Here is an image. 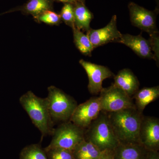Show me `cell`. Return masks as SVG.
<instances>
[{
    "instance_id": "1",
    "label": "cell",
    "mask_w": 159,
    "mask_h": 159,
    "mask_svg": "<svg viewBox=\"0 0 159 159\" xmlns=\"http://www.w3.org/2000/svg\"><path fill=\"white\" fill-rule=\"evenodd\" d=\"M107 113L114 133L120 144H140L139 131L143 113L136 107Z\"/></svg>"
},
{
    "instance_id": "2",
    "label": "cell",
    "mask_w": 159,
    "mask_h": 159,
    "mask_svg": "<svg viewBox=\"0 0 159 159\" xmlns=\"http://www.w3.org/2000/svg\"><path fill=\"white\" fill-rule=\"evenodd\" d=\"M19 102L32 123L40 132L42 139L51 135L55 125L51 119L47 98L38 97L29 91L20 97Z\"/></svg>"
},
{
    "instance_id": "3",
    "label": "cell",
    "mask_w": 159,
    "mask_h": 159,
    "mask_svg": "<svg viewBox=\"0 0 159 159\" xmlns=\"http://www.w3.org/2000/svg\"><path fill=\"white\" fill-rule=\"evenodd\" d=\"M84 140L101 151H113L120 144L110 122L107 112L101 111L84 130Z\"/></svg>"
},
{
    "instance_id": "4",
    "label": "cell",
    "mask_w": 159,
    "mask_h": 159,
    "mask_svg": "<svg viewBox=\"0 0 159 159\" xmlns=\"http://www.w3.org/2000/svg\"><path fill=\"white\" fill-rule=\"evenodd\" d=\"M48 91V106L54 125L70 121L77 106L76 100L54 86L49 87Z\"/></svg>"
},
{
    "instance_id": "5",
    "label": "cell",
    "mask_w": 159,
    "mask_h": 159,
    "mask_svg": "<svg viewBox=\"0 0 159 159\" xmlns=\"http://www.w3.org/2000/svg\"><path fill=\"white\" fill-rule=\"evenodd\" d=\"M84 129L71 121L62 122L54 128L51 143L44 150L59 148L73 151L84 140Z\"/></svg>"
},
{
    "instance_id": "6",
    "label": "cell",
    "mask_w": 159,
    "mask_h": 159,
    "mask_svg": "<svg viewBox=\"0 0 159 159\" xmlns=\"http://www.w3.org/2000/svg\"><path fill=\"white\" fill-rule=\"evenodd\" d=\"M102 111L110 113L135 107L134 99L113 84L100 92Z\"/></svg>"
},
{
    "instance_id": "7",
    "label": "cell",
    "mask_w": 159,
    "mask_h": 159,
    "mask_svg": "<svg viewBox=\"0 0 159 159\" xmlns=\"http://www.w3.org/2000/svg\"><path fill=\"white\" fill-rule=\"evenodd\" d=\"M101 111L99 97H93L85 102L77 105L70 121L85 130L91 122L98 116Z\"/></svg>"
},
{
    "instance_id": "8",
    "label": "cell",
    "mask_w": 159,
    "mask_h": 159,
    "mask_svg": "<svg viewBox=\"0 0 159 159\" xmlns=\"http://www.w3.org/2000/svg\"><path fill=\"white\" fill-rule=\"evenodd\" d=\"M140 144L148 151H157L159 147V119L143 116L139 131Z\"/></svg>"
},
{
    "instance_id": "9",
    "label": "cell",
    "mask_w": 159,
    "mask_h": 159,
    "mask_svg": "<svg viewBox=\"0 0 159 159\" xmlns=\"http://www.w3.org/2000/svg\"><path fill=\"white\" fill-rule=\"evenodd\" d=\"M128 8L131 22L133 25L147 32L149 35L159 33L155 14L153 11L134 2L129 3Z\"/></svg>"
},
{
    "instance_id": "10",
    "label": "cell",
    "mask_w": 159,
    "mask_h": 159,
    "mask_svg": "<svg viewBox=\"0 0 159 159\" xmlns=\"http://www.w3.org/2000/svg\"><path fill=\"white\" fill-rule=\"evenodd\" d=\"M79 63L84 69L88 76V88L91 94H99L103 88L102 83L103 80L115 76L112 71L104 66L85 61L83 59L80 60Z\"/></svg>"
},
{
    "instance_id": "11",
    "label": "cell",
    "mask_w": 159,
    "mask_h": 159,
    "mask_svg": "<svg viewBox=\"0 0 159 159\" xmlns=\"http://www.w3.org/2000/svg\"><path fill=\"white\" fill-rule=\"evenodd\" d=\"M122 34L117 29L116 15L112 17L110 22L104 28L99 29H90L87 31V35L94 48L112 42H118Z\"/></svg>"
},
{
    "instance_id": "12",
    "label": "cell",
    "mask_w": 159,
    "mask_h": 159,
    "mask_svg": "<svg viewBox=\"0 0 159 159\" xmlns=\"http://www.w3.org/2000/svg\"><path fill=\"white\" fill-rule=\"evenodd\" d=\"M118 43L129 47L140 57L150 59L154 58L149 40L145 39L141 34H122Z\"/></svg>"
},
{
    "instance_id": "13",
    "label": "cell",
    "mask_w": 159,
    "mask_h": 159,
    "mask_svg": "<svg viewBox=\"0 0 159 159\" xmlns=\"http://www.w3.org/2000/svg\"><path fill=\"white\" fill-rule=\"evenodd\" d=\"M114 85L132 97L139 89L140 83L130 69H122L114 77Z\"/></svg>"
},
{
    "instance_id": "14",
    "label": "cell",
    "mask_w": 159,
    "mask_h": 159,
    "mask_svg": "<svg viewBox=\"0 0 159 159\" xmlns=\"http://www.w3.org/2000/svg\"><path fill=\"white\" fill-rule=\"evenodd\" d=\"M148 151L139 143H120L114 150V159H144Z\"/></svg>"
},
{
    "instance_id": "15",
    "label": "cell",
    "mask_w": 159,
    "mask_h": 159,
    "mask_svg": "<svg viewBox=\"0 0 159 159\" xmlns=\"http://www.w3.org/2000/svg\"><path fill=\"white\" fill-rule=\"evenodd\" d=\"M53 2V0H29L22 6L16 7L3 14L19 11L24 14L31 15L35 19L45 11L52 10Z\"/></svg>"
},
{
    "instance_id": "16",
    "label": "cell",
    "mask_w": 159,
    "mask_h": 159,
    "mask_svg": "<svg viewBox=\"0 0 159 159\" xmlns=\"http://www.w3.org/2000/svg\"><path fill=\"white\" fill-rule=\"evenodd\" d=\"M159 97V86L152 87H144L139 89L133 97L135 106L137 110L143 113L146 107L151 102L158 99Z\"/></svg>"
},
{
    "instance_id": "17",
    "label": "cell",
    "mask_w": 159,
    "mask_h": 159,
    "mask_svg": "<svg viewBox=\"0 0 159 159\" xmlns=\"http://www.w3.org/2000/svg\"><path fill=\"white\" fill-rule=\"evenodd\" d=\"M73 6L75 27L80 30L88 31L91 29L90 25L93 18V13L85 6L84 2L78 1Z\"/></svg>"
},
{
    "instance_id": "18",
    "label": "cell",
    "mask_w": 159,
    "mask_h": 159,
    "mask_svg": "<svg viewBox=\"0 0 159 159\" xmlns=\"http://www.w3.org/2000/svg\"><path fill=\"white\" fill-rule=\"evenodd\" d=\"M105 151H101L93 144L84 139L76 146L73 152L75 159H98Z\"/></svg>"
},
{
    "instance_id": "19",
    "label": "cell",
    "mask_w": 159,
    "mask_h": 159,
    "mask_svg": "<svg viewBox=\"0 0 159 159\" xmlns=\"http://www.w3.org/2000/svg\"><path fill=\"white\" fill-rule=\"evenodd\" d=\"M72 29L74 43L77 48L84 55L91 57L94 48L88 35L75 27H73Z\"/></svg>"
},
{
    "instance_id": "20",
    "label": "cell",
    "mask_w": 159,
    "mask_h": 159,
    "mask_svg": "<svg viewBox=\"0 0 159 159\" xmlns=\"http://www.w3.org/2000/svg\"><path fill=\"white\" fill-rule=\"evenodd\" d=\"M20 159H48L45 151L43 150L38 144L26 146L20 154Z\"/></svg>"
},
{
    "instance_id": "21",
    "label": "cell",
    "mask_w": 159,
    "mask_h": 159,
    "mask_svg": "<svg viewBox=\"0 0 159 159\" xmlns=\"http://www.w3.org/2000/svg\"><path fill=\"white\" fill-rule=\"evenodd\" d=\"M35 20L39 22L45 23L51 25H58L61 21L60 15L52 10L45 11Z\"/></svg>"
},
{
    "instance_id": "22",
    "label": "cell",
    "mask_w": 159,
    "mask_h": 159,
    "mask_svg": "<svg viewBox=\"0 0 159 159\" xmlns=\"http://www.w3.org/2000/svg\"><path fill=\"white\" fill-rule=\"evenodd\" d=\"M59 15L61 21H63L66 25L72 28L75 27L73 4L65 3Z\"/></svg>"
},
{
    "instance_id": "23",
    "label": "cell",
    "mask_w": 159,
    "mask_h": 159,
    "mask_svg": "<svg viewBox=\"0 0 159 159\" xmlns=\"http://www.w3.org/2000/svg\"><path fill=\"white\" fill-rule=\"evenodd\" d=\"M45 151L49 159H75L73 151L71 150L54 148Z\"/></svg>"
},
{
    "instance_id": "24",
    "label": "cell",
    "mask_w": 159,
    "mask_h": 159,
    "mask_svg": "<svg viewBox=\"0 0 159 159\" xmlns=\"http://www.w3.org/2000/svg\"><path fill=\"white\" fill-rule=\"evenodd\" d=\"M149 41L150 42L152 51H154V59L159 64V34L158 33L150 34Z\"/></svg>"
},
{
    "instance_id": "25",
    "label": "cell",
    "mask_w": 159,
    "mask_h": 159,
    "mask_svg": "<svg viewBox=\"0 0 159 159\" xmlns=\"http://www.w3.org/2000/svg\"><path fill=\"white\" fill-rule=\"evenodd\" d=\"M98 159H115L114 156V150H106L103 154Z\"/></svg>"
},
{
    "instance_id": "26",
    "label": "cell",
    "mask_w": 159,
    "mask_h": 159,
    "mask_svg": "<svg viewBox=\"0 0 159 159\" xmlns=\"http://www.w3.org/2000/svg\"><path fill=\"white\" fill-rule=\"evenodd\" d=\"M144 159H159L157 151H148V153Z\"/></svg>"
},
{
    "instance_id": "27",
    "label": "cell",
    "mask_w": 159,
    "mask_h": 159,
    "mask_svg": "<svg viewBox=\"0 0 159 159\" xmlns=\"http://www.w3.org/2000/svg\"><path fill=\"white\" fill-rule=\"evenodd\" d=\"M53 1H57V2H61L64 3H70V4H74L80 0H53Z\"/></svg>"
},
{
    "instance_id": "28",
    "label": "cell",
    "mask_w": 159,
    "mask_h": 159,
    "mask_svg": "<svg viewBox=\"0 0 159 159\" xmlns=\"http://www.w3.org/2000/svg\"><path fill=\"white\" fill-rule=\"evenodd\" d=\"M80 1H81V2H84V0H80Z\"/></svg>"
}]
</instances>
